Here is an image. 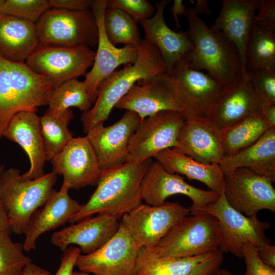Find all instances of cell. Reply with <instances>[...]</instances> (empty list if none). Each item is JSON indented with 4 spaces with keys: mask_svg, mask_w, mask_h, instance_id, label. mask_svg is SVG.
Segmentation results:
<instances>
[{
    "mask_svg": "<svg viewBox=\"0 0 275 275\" xmlns=\"http://www.w3.org/2000/svg\"><path fill=\"white\" fill-rule=\"evenodd\" d=\"M152 161L149 158L138 163L127 162L102 171L96 189L69 222L76 223L99 213L121 218L142 204L141 183Z\"/></svg>",
    "mask_w": 275,
    "mask_h": 275,
    "instance_id": "obj_1",
    "label": "cell"
},
{
    "mask_svg": "<svg viewBox=\"0 0 275 275\" xmlns=\"http://www.w3.org/2000/svg\"><path fill=\"white\" fill-rule=\"evenodd\" d=\"M53 89L48 77L35 72L25 63L0 57V139L16 114L37 113L39 107L47 105Z\"/></svg>",
    "mask_w": 275,
    "mask_h": 275,
    "instance_id": "obj_4",
    "label": "cell"
},
{
    "mask_svg": "<svg viewBox=\"0 0 275 275\" xmlns=\"http://www.w3.org/2000/svg\"><path fill=\"white\" fill-rule=\"evenodd\" d=\"M154 158L171 173L199 181L218 195L223 191L224 174L218 164L203 163L175 148L162 150Z\"/></svg>",
    "mask_w": 275,
    "mask_h": 275,
    "instance_id": "obj_29",
    "label": "cell"
},
{
    "mask_svg": "<svg viewBox=\"0 0 275 275\" xmlns=\"http://www.w3.org/2000/svg\"><path fill=\"white\" fill-rule=\"evenodd\" d=\"M223 259V252L219 250L214 256L199 264L186 275H213L221 267Z\"/></svg>",
    "mask_w": 275,
    "mask_h": 275,
    "instance_id": "obj_43",
    "label": "cell"
},
{
    "mask_svg": "<svg viewBox=\"0 0 275 275\" xmlns=\"http://www.w3.org/2000/svg\"><path fill=\"white\" fill-rule=\"evenodd\" d=\"M24 251L22 243L13 241L10 234L0 235V275H22L32 262Z\"/></svg>",
    "mask_w": 275,
    "mask_h": 275,
    "instance_id": "obj_36",
    "label": "cell"
},
{
    "mask_svg": "<svg viewBox=\"0 0 275 275\" xmlns=\"http://www.w3.org/2000/svg\"><path fill=\"white\" fill-rule=\"evenodd\" d=\"M57 179L52 172L29 179L22 178L16 168L5 169L1 177V197L12 233L24 234L32 214L44 204Z\"/></svg>",
    "mask_w": 275,
    "mask_h": 275,
    "instance_id": "obj_5",
    "label": "cell"
},
{
    "mask_svg": "<svg viewBox=\"0 0 275 275\" xmlns=\"http://www.w3.org/2000/svg\"><path fill=\"white\" fill-rule=\"evenodd\" d=\"M224 174L238 168L249 169L275 181V127L269 128L256 142L219 163Z\"/></svg>",
    "mask_w": 275,
    "mask_h": 275,
    "instance_id": "obj_27",
    "label": "cell"
},
{
    "mask_svg": "<svg viewBox=\"0 0 275 275\" xmlns=\"http://www.w3.org/2000/svg\"><path fill=\"white\" fill-rule=\"evenodd\" d=\"M48 108L64 111L75 107L83 112L92 107L83 81L77 79L67 81L53 89L48 101Z\"/></svg>",
    "mask_w": 275,
    "mask_h": 275,
    "instance_id": "obj_35",
    "label": "cell"
},
{
    "mask_svg": "<svg viewBox=\"0 0 275 275\" xmlns=\"http://www.w3.org/2000/svg\"><path fill=\"white\" fill-rule=\"evenodd\" d=\"M39 44L35 23L12 16L0 15V57L25 63Z\"/></svg>",
    "mask_w": 275,
    "mask_h": 275,
    "instance_id": "obj_28",
    "label": "cell"
},
{
    "mask_svg": "<svg viewBox=\"0 0 275 275\" xmlns=\"http://www.w3.org/2000/svg\"><path fill=\"white\" fill-rule=\"evenodd\" d=\"M95 52L86 46L38 44L25 63L35 72L48 77L53 89L85 75L92 66Z\"/></svg>",
    "mask_w": 275,
    "mask_h": 275,
    "instance_id": "obj_10",
    "label": "cell"
},
{
    "mask_svg": "<svg viewBox=\"0 0 275 275\" xmlns=\"http://www.w3.org/2000/svg\"><path fill=\"white\" fill-rule=\"evenodd\" d=\"M213 275H233L228 270L219 268Z\"/></svg>",
    "mask_w": 275,
    "mask_h": 275,
    "instance_id": "obj_51",
    "label": "cell"
},
{
    "mask_svg": "<svg viewBox=\"0 0 275 275\" xmlns=\"http://www.w3.org/2000/svg\"><path fill=\"white\" fill-rule=\"evenodd\" d=\"M107 2L94 0L91 7L98 24V40L92 69L86 74L83 82L93 104L96 100L101 82L121 65L134 63L138 54V47L124 46L118 48L107 38L103 25Z\"/></svg>",
    "mask_w": 275,
    "mask_h": 275,
    "instance_id": "obj_16",
    "label": "cell"
},
{
    "mask_svg": "<svg viewBox=\"0 0 275 275\" xmlns=\"http://www.w3.org/2000/svg\"><path fill=\"white\" fill-rule=\"evenodd\" d=\"M186 118L177 112H159L144 118L131 136L127 162L140 163L168 148H176Z\"/></svg>",
    "mask_w": 275,
    "mask_h": 275,
    "instance_id": "obj_11",
    "label": "cell"
},
{
    "mask_svg": "<svg viewBox=\"0 0 275 275\" xmlns=\"http://www.w3.org/2000/svg\"><path fill=\"white\" fill-rule=\"evenodd\" d=\"M80 254L78 247L70 246L63 251L60 266L55 275H72L76 261Z\"/></svg>",
    "mask_w": 275,
    "mask_h": 275,
    "instance_id": "obj_42",
    "label": "cell"
},
{
    "mask_svg": "<svg viewBox=\"0 0 275 275\" xmlns=\"http://www.w3.org/2000/svg\"><path fill=\"white\" fill-rule=\"evenodd\" d=\"M50 161L52 172L62 176L69 189L96 186L102 172L87 136L73 138Z\"/></svg>",
    "mask_w": 275,
    "mask_h": 275,
    "instance_id": "obj_18",
    "label": "cell"
},
{
    "mask_svg": "<svg viewBox=\"0 0 275 275\" xmlns=\"http://www.w3.org/2000/svg\"><path fill=\"white\" fill-rule=\"evenodd\" d=\"M93 0H48L51 8L70 11L85 10L91 9Z\"/></svg>",
    "mask_w": 275,
    "mask_h": 275,
    "instance_id": "obj_44",
    "label": "cell"
},
{
    "mask_svg": "<svg viewBox=\"0 0 275 275\" xmlns=\"http://www.w3.org/2000/svg\"><path fill=\"white\" fill-rule=\"evenodd\" d=\"M271 127L260 111L221 130L225 155L236 154L251 146Z\"/></svg>",
    "mask_w": 275,
    "mask_h": 275,
    "instance_id": "obj_31",
    "label": "cell"
},
{
    "mask_svg": "<svg viewBox=\"0 0 275 275\" xmlns=\"http://www.w3.org/2000/svg\"><path fill=\"white\" fill-rule=\"evenodd\" d=\"M74 116L71 108L64 111L48 108L39 117L47 161H50L73 138L68 126Z\"/></svg>",
    "mask_w": 275,
    "mask_h": 275,
    "instance_id": "obj_32",
    "label": "cell"
},
{
    "mask_svg": "<svg viewBox=\"0 0 275 275\" xmlns=\"http://www.w3.org/2000/svg\"><path fill=\"white\" fill-rule=\"evenodd\" d=\"M260 112L268 124L275 127V103L263 104Z\"/></svg>",
    "mask_w": 275,
    "mask_h": 275,
    "instance_id": "obj_47",
    "label": "cell"
},
{
    "mask_svg": "<svg viewBox=\"0 0 275 275\" xmlns=\"http://www.w3.org/2000/svg\"><path fill=\"white\" fill-rule=\"evenodd\" d=\"M187 8L182 0H174L171 12L176 23L177 28L180 27L178 16L185 15Z\"/></svg>",
    "mask_w": 275,
    "mask_h": 275,
    "instance_id": "obj_48",
    "label": "cell"
},
{
    "mask_svg": "<svg viewBox=\"0 0 275 275\" xmlns=\"http://www.w3.org/2000/svg\"><path fill=\"white\" fill-rule=\"evenodd\" d=\"M274 182L249 169L238 168L224 174L223 192L234 209L246 216H257L261 210L275 211Z\"/></svg>",
    "mask_w": 275,
    "mask_h": 275,
    "instance_id": "obj_13",
    "label": "cell"
},
{
    "mask_svg": "<svg viewBox=\"0 0 275 275\" xmlns=\"http://www.w3.org/2000/svg\"><path fill=\"white\" fill-rule=\"evenodd\" d=\"M262 104L248 74H241L223 87L206 118L222 130L260 112Z\"/></svg>",
    "mask_w": 275,
    "mask_h": 275,
    "instance_id": "obj_19",
    "label": "cell"
},
{
    "mask_svg": "<svg viewBox=\"0 0 275 275\" xmlns=\"http://www.w3.org/2000/svg\"><path fill=\"white\" fill-rule=\"evenodd\" d=\"M258 248L251 243H245L242 247V257L246 264L244 275H275V267L263 263L258 255Z\"/></svg>",
    "mask_w": 275,
    "mask_h": 275,
    "instance_id": "obj_40",
    "label": "cell"
},
{
    "mask_svg": "<svg viewBox=\"0 0 275 275\" xmlns=\"http://www.w3.org/2000/svg\"><path fill=\"white\" fill-rule=\"evenodd\" d=\"M113 8L124 11L138 22L151 17L156 10L147 0H107L106 9Z\"/></svg>",
    "mask_w": 275,
    "mask_h": 275,
    "instance_id": "obj_39",
    "label": "cell"
},
{
    "mask_svg": "<svg viewBox=\"0 0 275 275\" xmlns=\"http://www.w3.org/2000/svg\"><path fill=\"white\" fill-rule=\"evenodd\" d=\"M139 248L120 223L118 232L95 252L80 254L75 266L96 275H135Z\"/></svg>",
    "mask_w": 275,
    "mask_h": 275,
    "instance_id": "obj_15",
    "label": "cell"
},
{
    "mask_svg": "<svg viewBox=\"0 0 275 275\" xmlns=\"http://www.w3.org/2000/svg\"><path fill=\"white\" fill-rule=\"evenodd\" d=\"M49 9L48 0H4L1 14L35 23Z\"/></svg>",
    "mask_w": 275,
    "mask_h": 275,
    "instance_id": "obj_37",
    "label": "cell"
},
{
    "mask_svg": "<svg viewBox=\"0 0 275 275\" xmlns=\"http://www.w3.org/2000/svg\"><path fill=\"white\" fill-rule=\"evenodd\" d=\"M189 214V208L178 202H166L159 206L142 204L123 215L120 223L139 249L153 248L176 223Z\"/></svg>",
    "mask_w": 275,
    "mask_h": 275,
    "instance_id": "obj_12",
    "label": "cell"
},
{
    "mask_svg": "<svg viewBox=\"0 0 275 275\" xmlns=\"http://www.w3.org/2000/svg\"><path fill=\"white\" fill-rule=\"evenodd\" d=\"M142 121L136 113L126 111L112 125H95L87 133L97 156L101 171L109 170L128 161L130 140Z\"/></svg>",
    "mask_w": 275,
    "mask_h": 275,
    "instance_id": "obj_17",
    "label": "cell"
},
{
    "mask_svg": "<svg viewBox=\"0 0 275 275\" xmlns=\"http://www.w3.org/2000/svg\"><path fill=\"white\" fill-rule=\"evenodd\" d=\"M35 26L39 44L90 48L98 43V24L91 9L70 11L51 8Z\"/></svg>",
    "mask_w": 275,
    "mask_h": 275,
    "instance_id": "obj_7",
    "label": "cell"
},
{
    "mask_svg": "<svg viewBox=\"0 0 275 275\" xmlns=\"http://www.w3.org/2000/svg\"><path fill=\"white\" fill-rule=\"evenodd\" d=\"M134 63L123 65L122 69L116 70L100 84L95 103L80 117L86 134L95 125L104 124L113 108L137 82L167 72L159 50L145 38L142 39Z\"/></svg>",
    "mask_w": 275,
    "mask_h": 275,
    "instance_id": "obj_2",
    "label": "cell"
},
{
    "mask_svg": "<svg viewBox=\"0 0 275 275\" xmlns=\"http://www.w3.org/2000/svg\"><path fill=\"white\" fill-rule=\"evenodd\" d=\"M4 2V0H0V15L1 14V10H2V6L3 5Z\"/></svg>",
    "mask_w": 275,
    "mask_h": 275,
    "instance_id": "obj_53",
    "label": "cell"
},
{
    "mask_svg": "<svg viewBox=\"0 0 275 275\" xmlns=\"http://www.w3.org/2000/svg\"><path fill=\"white\" fill-rule=\"evenodd\" d=\"M115 108L134 112L142 120L164 111L179 112L186 119L196 117L188 109L175 80L167 72L137 82Z\"/></svg>",
    "mask_w": 275,
    "mask_h": 275,
    "instance_id": "obj_8",
    "label": "cell"
},
{
    "mask_svg": "<svg viewBox=\"0 0 275 275\" xmlns=\"http://www.w3.org/2000/svg\"><path fill=\"white\" fill-rule=\"evenodd\" d=\"M69 189L63 182L59 190L53 188L43 207L32 214L23 234L25 252L36 249L42 234L65 225L80 209L82 205L70 197Z\"/></svg>",
    "mask_w": 275,
    "mask_h": 275,
    "instance_id": "obj_21",
    "label": "cell"
},
{
    "mask_svg": "<svg viewBox=\"0 0 275 275\" xmlns=\"http://www.w3.org/2000/svg\"><path fill=\"white\" fill-rule=\"evenodd\" d=\"M22 275H51L50 272L32 262L24 268Z\"/></svg>",
    "mask_w": 275,
    "mask_h": 275,
    "instance_id": "obj_49",
    "label": "cell"
},
{
    "mask_svg": "<svg viewBox=\"0 0 275 275\" xmlns=\"http://www.w3.org/2000/svg\"><path fill=\"white\" fill-rule=\"evenodd\" d=\"M194 8L198 15L199 14L208 15L211 12L208 3L206 0H197Z\"/></svg>",
    "mask_w": 275,
    "mask_h": 275,
    "instance_id": "obj_50",
    "label": "cell"
},
{
    "mask_svg": "<svg viewBox=\"0 0 275 275\" xmlns=\"http://www.w3.org/2000/svg\"><path fill=\"white\" fill-rule=\"evenodd\" d=\"M72 275H96V274H91V273H87V272H82V271H74L72 273Z\"/></svg>",
    "mask_w": 275,
    "mask_h": 275,
    "instance_id": "obj_52",
    "label": "cell"
},
{
    "mask_svg": "<svg viewBox=\"0 0 275 275\" xmlns=\"http://www.w3.org/2000/svg\"><path fill=\"white\" fill-rule=\"evenodd\" d=\"M214 216L217 220L221 238L219 249L242 258V247L249 243L259 248L270 243L265 231L270 223L259 221L257 216H246L232 208L227 201L223 189L218 198L204 208L201 212Z\"/></svg>",
    "mask_w": 275,
    "mask_h": 275,
    "instance_id": "obj_9",
    "label": "cell"
},
{
    "mask_svg": "<svg viewBox=\"0 0 275 275\" xmlns=\"http://www.w3.org/2000/svg\"><path fill=\"white\" fill-rule=\"evenodd\" d=\"M168 73L175 80L191 114L206 118L224 86L208 74L192 69L181 61Z\"/></svg>",
    "mask_w": 275,
    "mask_h": 275,
    "instance_id": "obj_23",
    "label": "cell"
},
{
    "mask_svg": "<svg viewBox=\"0 0 275 275\" xmlns=\"http://www.w3.org/2000/svg\"><path fill=\"white\" fill-rule=\"evenodd\" d=\"M37 113L21 112L11 120L3 137L18 144L27 154L29 170L21 175L23 179H33L44 175L47 161L45 147Z\"/></svg>",
    "mask_w": 275,
    "mask_h": 275,
    "instance_id": "obj_26",
    "label": "cell"
},
{
    "mask_svg": "<svg viewBox=\"0 0 275 275\" xmlns=\"http://www.w3.org/2000/svg\"><path fill=\"white\" fill-rule=\"evenodd\" d=\"M141 195L143 201L152 206L162 205L173 195H185L192 201L189 208L191 215L201 213L219 196L210 190L201 189L187 183L183 177L167 171L156 160L152 162L143 177Z\"/></svg>",
    "mask_w": 275,
    "mask_h": 275,
    "instance_id": "obj_14",
    "label": "cell"
},
{
    "mask_svg": "<svg viewBox=\"0 0 275 275\" xmlns=\"http://www.w3.org/2000/svg\"><path fill=\"white\" fill-rule=\"evenodd\" d=\"M119 217L104 213L91 216L53 233L52 244L63 252L70 244L78 245L84 254L92 253L106 243L118 232Z\"/></svg>",
    "mask_w": 275,
    "mask_h": 275,
    "instance_id": "obj_20",
    "label": "cell"
},
{
    "mask_svg": "<svg viewBox=\"0 0 275 275\" xmlns=\"http://www.w3.org/2000/svg\"><path fill=\"white\" fill-rule=\"evenodd\" d=\"M246 71H275V32L254 24L246 50Z\"/></svg>",
    "mask_w": 275,
    "mask_h": 275,
    "instance_id": "obj_33",
    "label": "cell"
},
{
    "mask_svg": "<svg viewBox=\"0 0 275 275\" xmlns=\"http://www.w3.org/2000/svg\"><path fill=\"white\" fill-rule=\"evenodd\" d=\"M205 164H219L225 156L221 130L207 118L186 119L175 148Z\"/></svg>",
    "mask_w": 275,
    "mask_h": 275,
    "instance_id": "obj_22",
    "label": "cell"
},
{
    "mask_svg": "<svg viewBox=\"0 0 275 275\" xmlns=\"http://www.w3.org/2000/svg\"><path fill=\"white\" fill-rule=\"evenodd\" d=\"M254 23L275 31V1L259 0Z\"/></svg>",
    "mask_w": 275,
    "mask_h": 275,
    "instance_id": "obj_41",
    "label": "cell"
},
{
    "mask_svg": "<svg viewBox=\"0 0 275 275\" xmlns=\"http://www.w3.org/2000/svg\"><path fill=\"white\" fill-rule=\"evenodd\" d=\"M258 255L265 264L275 267V246L270 243L262 245L258 250Z\"/></svg>",
    "mask_w": 275,
    "mask_h": 275,
    "instance_id": "obj_45",
    "label": "cell"
},
{
    "mask_svg": "<svg viewBox=\"0 0 275 275\" xmlns=\"http://www.w3.org/2000/svg\"><path fill=\"white\" fill-rule=\"evenodd\" d=\"M190 257L160 256L154 248L139 249L135 275H186L219 250Z\"/></svg>",
    "mask_w": 275,
    "mask_h": 275,
    "instance_id": "obj_30",
    "label": "cell"
},
{
    "mask_svg": "<svg viewBox=\"0 0 275 275\" xmlns=\"http://www.w3.org/2000/svg\"><path fill=\"white\" fill-rule=\"evenodd\" d=\"M138 22L131 16L118 9H106L103 25L109 41L115 46L138 47L142 39Z\"/></svg>",
    "mask_w": 275,
    "mask_h": 275,
    "instance_id": "obj_34",
    "label": "cell"
},
{
    "mask_svg": "<svg viewBox=\"0 0 275 275\" xmlns=\"http://www.w3.org/2000/svg\"><path fill=\"white\" fill-rule=\"evenodd\" d=\"M169 0L155 4V12L150 18L141 21L145 39L159 50L164 63L167 72L193 49L194 44L188 32H177L171 29L164 19V10Z\"/></svg>",
    "mask_w": 275,
    "mask_h": 275,
    "instance_id": "obj_24",
    "label": "cell"
},
{
    "mask_svg": "<svg viewBox=\"0 0 275 275\" xmlns=\"http://www.w3.org/2000/svg\"><path fill=\"white\" fill-rule=\"evenodd\" d=\"M5 169L4 164H0V235L12 233L8 222L6 210L3 205L1 197V183L2 175Z\"/></svg>",
    "mask_w": 275,
    "mask_h": 275,
    "instance_id": "obj_46",
    "label": "cell"
},
{
    "mask_svg": "<svg viewBox=\"0 0 275 275\" xmlns=\"http://www.w3.org/2000/svg\"><path fill=\"white\" fill-rule=\"evenodd\" d=\"M259 0H223L220 13L210 27L221 32L236 48L243 73L246 69V50Z\"/></svg>",
    "mask_w": 275,
    "mask_h": 275,
    "instance_id": "obj_25",
    "label": "cell"
},
{
    "mask_svg": "<svg viewBox=\"0 0 275 275\" xmlns=\"http://www.w3.org/2000/svg\"><path fill=\"white\" fill-rule=\"evenodd\" d=\"M185 16L194 48L180 61L192 69L207 70L224 86L241 74L247 76L243 73L238 52L229 40L221 32L208 27L194 7L187 8Z\"/></svg>",
    "mask_w": 275,
    "mask_h": 275,
    "instance_id": "obj_3",
    "label": "cell"
},
{
    "mask_svg": "<svg viewBox=\"0 0 275 275\" xmlns=\"http://www.w3.org/2000/svg\"><path fill=\"white\" fill-rule=\"evenodd\" d=\"M220 245L217 220L203 212L179 221L154 249L160 256L190 257L215 252Z\"/></svg>",
    "mask_w": 275,
    "mask_h": 275,
    "instance_id": "obj_6",
    "label": "cell"
},
{
    "mask_svg": "<svg viewBox=\"0 0 275 275\" xmlns=\"http://www.w3.org/2000/svg\"><path fill=\"white\" fill-rule=\"evenodd\" d=\"M247 73L262 103H275V71L260 70L248 71Z\"/></svg>",
    "mask_w": 275,
    "mask_h": 275,
    "instance_id": "obj_38",
    "label": "cell"
}]
</instances>
